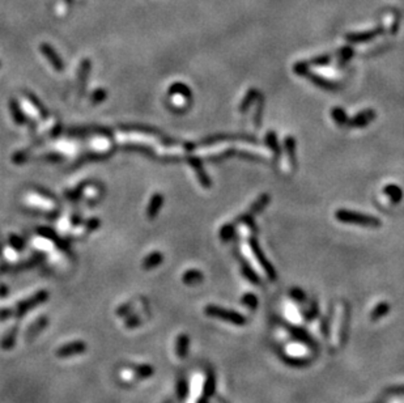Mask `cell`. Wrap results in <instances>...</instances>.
<instances>
[{
	"instance_id": "cell-1",
	"label": "cell",
	"mask_w": 404,
	"mask_h": 403,
	"mask_svg": "<svg viewBox=\"0 0 404 403\" xmlns=\"http://www.w3.org/2000/svg\"><path fill=\"white\" fill-rule=\"evenodd\" d=\"M335 217L339 220L340 223L353 224V225H360V227L378 228L382 225V221L376 216L356 212V211H350V209H337L335 212Z\"/></svg>"
},
{
	"instance_id": "cell-2",
	"label": "cell",
	"mask_w": 404,
	"mask_h": 403,
	"mask_svg": "<svg viewBox=\"0 0 404 403\" xmlns=\"http://www.w3.org/2000/svg\"><path fill=\"white\" fill-rule=\"evenodd\" d=\"M205 313L209 317H215V318H220V320L228 321V322H232V324L236 325H243L246 322V320L243 318L242 314L236 313L233 310H226L222 309V308H218V306H207L205 308Z\"/></svg>"
},
{
	"instance_id": "cell-3",
	"label": "cell",
	"mask_w": 404,
	"mask_h": 403,
	"mask_svg": "<svg viewBox=\"0 0 404 403\" xmlns=\"http://www.w3.org/2000/svg\"><path fill=\"white\" fill-rule=\"evenodd\" d=\"M249 245H250L251 252L254 253L255 258L258 259V262H259V265L262 266V269H263L265 272L267 273V276H269L271 280H275L276 279L275 269H273L271 263L269 262V259L266 258V256L263 254V252H262L261 246H259V244H258L257 240H255L254 237H250L249 238Z\"/></svg>"
},
{
	"instance_id": "cell-4",
	"label": "cell",
	"mask_w": 404,
	"mask_h": 403,
	"mask_svg": "<svg viewBox=\"0 0 404 403\" xmlns=\"http://www.w3.org/2000/svg\"><path fill=\"white\" fill-rule=\"evenodd\" d=\"M376 115L377 113L373 109H365L350 119H348L347 126L352 127V129H362V127L368 126L370 122H373L376 119Z\"/></svg>"
},
{
	"instance_id": "cell-5",
	"label": "cell",
	"mask_w": 404,
	"mask_h": 403,
	"mask_svg": "<svg viewBox=\"0 0 404 403\" xmlns=\"http://www.w3.org/2000/svg\"><path fill=\"white\" fill-rule=\"evenodd\" d=\"M304 77H306V79L309 80V81H311V83L314 84L315 86H318V88H321V89H325V90H330V92H333V90H337L340 88L339 85H337V83H333V81H330V80H327L326 77H322L321 75H318V73H315V72H311L310 68H306L304 72H302V75Z\"/></svg>"
},
{
	"instance_id": "cell-6",
	"label": "cell",
	"mask_w": 404,
	"mask_h": 403,
	"mask_svg": "<svg viewBox=\"0 0 404 403\" xmlns=\"http://www.w3.org/2000/svg\"><path fill=\"white\" fill-rule=\"evenodd\" d=\"M225 140H243V141H250V143H258V140L254 136H247V135H229V134H218L215 136H209L208 139L202 140L201 144H213V143H220V141Z\"/></svg>"
},
{
	"instance_id": "cell-7",
	"label": "cell",
	"mask_w": 404,
	"mask_h": 403,
	"mask_svg": "<svg viewBox=\"0 0 404 403\" xmlns=\"http://www.w3.org/2000/svg\"><path fill=\"white\" fill-rule=\"evenodd\" d=\"M383 32V28H377L373 29V30H369V32H361V33H350V34H347L345 40L349 41L352 43H360V42H366V41H370L373 38H376L377 36H379L381 33Z\"/></svg>"
},
{
	"instance_id": "cell-8",
	"label": "cell",
	"mask_w": 404,
	"mask_h": 403,
	"mask_svg": "<svg viewBox=\"0 0 404 403\" xmlns=\"http://www.w3.org/2000/svg\"><path fill=\"white\" fill-rule=\"evenodd\" d=\"M189 162H190V165L194 168L195 173H197L198 180H199V182H201L202 186H204V187L211 186V180H209V176H208L207 173H205V170L203 169V164H202L201 158L190 157Z\"/></svg>"
},
{
	"instance_id": "cell-9",
	"label": "cell",
	"mask_w": 404,
	"mask_h": 403,
	"mask_svg": "<svg viewBox=\"0 0 404 403\" xmlns=\"http://www.w3.org/2000/svg\"><path fill=\"white\" fill-rule=\"evenodd\" d=\"M383 194H386L389 197L393 204L401 203L402 199H403V191H402L401 187L395 184H389L383 187Z\"/></svg>"
},
{
	"instance_id": "cell-10",
	"label": "cell",
	"mask_w": 404,
	"mask_h": 403,
	"mask_svg": "<svg viewBox=\"0 0 404 403\" xmlns=\"http://www.w3.org/2000/svg\"><path fill=\"white\" fill-rule=\"evenodd\" d=\"M85 351V343L82 342H75V343H69V344L62 347L59 351L57 352L58 356L62 357H67L69 355H75V353H81Z\"/></svg>"
},
{
	"instance_id": "cell-11",
	"label": "cell",
	"mask_w": 404,
	"mask_h": 403,
	"mask_svg": "<svg viewBox=\"0 0 404 403\" xmlns=\"http://www.w3.org/2000/svg\"><path fill=\"white\" fill-rule=\"evenodd\" d=\"M269 201H271V197H269V194H262L261 197H258L257 201H255L254 203L250 205V208H249L247 212L250 213L251 216H255V215H258V213H261L262 211L267 207V204L269 203Z\"/></svg>"
},
{
	"instance_id": "cell-12",
	"label": "cell",
	"mask_w": 404,
	"mask_h": 403,
	"mask_svg": "<svg viewBox=\"0 0 404 403\" xmlns=\"http://www.w3.org/2000/svg\"><path fill=\"white\" fill-rule=\"evenodd\" d=\"M265 140H266V144L269 145V149L273 152V155H275V160H279L280 155H281V148H280L279 140H277V135H276L275 131H269V133L266 134Z\"/></svg>"
},
{
	"instance_id": "cell-13",
	"label": "cell",
	"mask_w": 404,
	"mask_h": 403,
	"mask_svg": "<svg viewBox=\"0 0 404 403\" xmlns=\"http://www.w3.org/2000/svg\"><path fill=\"white\" fill-rule=\"evenodd\" d=\"M258 96H259V92H258L255 88H250V89L247 90L246 94H245V97H243V100L241 101L240 112L246 113L247 110H249V108H250L251 105H253V102L257 100Z\"/></svg>"
},
{
	"instance_id": "cell-14",
	"label": "cell",
	"mask_w": 404,
	"mask_h": 403,
	"mask_svg": "<svg viewBox=\"0 0 404 403\" xmlns=\"http://www.w3.org/2000/svg\"><path fill=\"white\" fill-rule=\"evenodd\" d=\"M284 148H285L288 160L292 162V165L296 166V139L292 135H288L284 140Z\"/></svg>"
},
{
	"instance_id": "cell-15",
	"label": "cell",
	"mask_w": 404,
	"mask_h": 403,
	"mask_svg": "<svg viewBox=\"0 0 404 403\" xmlns=\"http://www.w3.org/2000/svg\"><path fill=\"white\" fill-rule=\"evenodd\" d=\"M331 117H333V119L335 121L337 126H345V125H348V119L349 118H348L347 113H345V110L343 108L337 106V108L331 109Z\"/></svg>"
},
{
	"instance_id": "cell-16",
	"label": "cell",
	"mask_w": 404,
	"mask_h": 403,
	"mask_svg": "<svg viewBox=\"0 0 404 403\" xmlns=\"http://www.w3.org/2000/svg\"><path fill=\"white\" fill-rule=\"evenodd\" d=\"M183 281L186 283V284H198L199 281L203 280V273H202V271L199 270H189L185 272V275H183Z\"/></svg>"
},
{
	"instance_id": "cell-17",
	"label": "cell",
	"mask_w": 404,
	"mask_h": 403,
	"mask_svg": "<svg viewBox=\"0 0 404 403\" xmlns=\"http://www.w3.org/2000/svg\"><path fill=\"white\" fill-rule=\"evenodd\" d=\"M162 204V197L160 194H154L152 197V201L149 203V207H148V216L149 217H154L157 215L158 209L161 207Z\"/></svg>"
},
{
	"instance_id": "cell-18",
	"label": "cell",
	"mask_w": 404,
	"mask_h": 403,
	"mask_svg": "<svg viewBox=\"0 0 404 403\" xmlns=\"http://www.w3.org/2000/svg\"><path fill=\"white\" fill-rule=\"evenodd\" d=\"M177 353H178L179 359H185V356L189 352V336L187 335H181L177 342Z\"/></svg>"
},
{
	"instance_id": "cell-19",
	"label": "cell",
	"mask_w": 404,
	"mask_h": 403,
	"mask_svg": "<svg viewBox=\"0 0 404 403\" xmlns=\"http://www.w3.org/2000/svg\"><path fill=\"white\" fill-rule=\"evenodd\" d=\"M236 223H229L224 224L220 229V238L222 241H229L230 238L233 237V234L236 232Z\"/></svg>"
},
{
	"instance_id": "cell-20",
	"label": "cell",
	"mask_w": 404,
	"mask_h": 403,
	"mask_svg": "<svg viewBox=\"0 0 404 403\" xmlns=\"http://www.w3.org/2000/svg\"><path fill=\"white\" fill-rule=\"evenodd\" d=\"M389 310H390L389 302H381V304H378V305L374 308V310L372 312V320L377 321L379 320V318H382L383 316H386V314L389 313Z\"/></svg>"
},
{
	"instance_id": "cell-21",
	"label": "cell",
	"mask_w": 404,
	"mask_h": 403,
	"mask_svg": "<svg viewBox=\"0 0 404 403\" xmlns=\"http://www.w3.org/2000/svg\"><path fill=\"white\" fill-rule=\"evenodd\" d=\"M333 57L330 54H323L318 55V57L311 58L310 61H308V65L311 67H322V66H327L331 62Z\"/></svg>"
},
{
	"instance_id": "cell-22",
	"label": "cell",
	"mask_w": 404,
	"mask_h": 403,
	"mask_svg": "<svg viewBox=\"0 0 404 403\" xmlns=\"http://www.w3.org/2000/svg\"><path fill=\"white\" fill-rule=\"evenodd\" d=\"M170 93H172V94H181V96H182V97H185V98L191 97V90L189 89V86L185 85V84H182V83L173 84L172 88H170Z\"/></svg>"
},
{
	"instance_id": "cell-23",
	"label": "cell",
	"mask_w": 404,
	"mask_h": 403,
	"mask_svg": "<svg viewBox=\"0 0 404 403\" xmlns=\"http://www.w3.org/2000/svg\"><path fill=\"white\" fill-rule=\"evenodd\" d=\"M242 272L243 275H245L249 280L253 281L254 284H258V283H259V277H258V275L255 273V271L253 270V269L249 266V263L245 262V261H242Z\"/></svg>"
},
{
	"instance_id": "cell-24",
	"label": "cell",
	"mask_w": 404,
	"mask_h": 403,
	"mask_svg": "<svg viewBox=\"0 0 404 403\" xmlns=\"http://www.w3.org/2000/svg\"><path fill=\"white\" fill-rule=\"evenodd\" d=\"M161 261H162V256L160 254V253L156 252V253H153V254H150V256L145 259L144 267H145V269H153V267L158 266V265L161 263Z\"/></svg>"
},
{
	"instance_id": "cell-25",
	"label": "cell",
	"mask_w": 404,
	"mask_h": 403,
	"mask_svg": "<svg viewBox=\"0 0 404 403\" xmlns=\"http://www.w3.org/2000/svg\"><path fill=\"white\" fill-rule=\"evenodd\" d=\"M353 54H354L353 50H352L350 47H344V49H341L339 54V66L345 65L350 58L353 57Z\"/></svg>"
},
{
	"instance_id": "cell-26",
	"label": "cell",
	"mask_w": 404,
	"mask_h": 403,
	"mask_svg": "<svg viewBox=\"0 0 404 403\" xmlns=\"http://www.w3.org/2000/svg\"><path fill=\"white\" fill-rule=\"evenodd\" d=\"M242 302L250 309H255L258 306V299L254 293H245L242 297Z\"/></svg>"
},
{
	"instance_id": "cell-27",
	"label": "cell",
	"mask_w": 404,
	"mask_h": 403,
	"mask_svg": "<svg viewBox=\"0 0 404 403\" xmlns=\"http://www.w3.org/2000/svg\"><path fill=\"white\" fill-rule=\"evenodd\" d=\"M258 98H259V101H258V108H257V112H255L254 122H255V126L259 127L262 123V113H263V106H265V102H263V97H262V94H259V97Z\"/></svg>"
},
{
	"instance_id": "cell-28",
	"label": "cell",
	"mask_w": 404,
	"mask_h": 403,
	"mask_svg": "<svg viewBox=\"0 0 404 403\" xmlns=\"http://www.w3.org/2000/svg\"><path fill=\"white\" fill-rule=\"evenodd\" d=\"M292 333H293L296 338L301 339L302 342H305V343H310L311 342V343H313V340L310 339V336H309V335L306 334L305 331L300 330V329H292Z\"/></svg>"
},
{
	"instance_id": "cell-29",
	"label": "cell",
	"mask_w": 404,
	"mask_h": 403,
	"mask_svg": "<svg viewBox=\"0 0 404 403\" xmlns=\"http://www.w3.org/2000/svg\"><path fill=\"white\" fill-rule=\"evenodd\" d=\"M290 296H292L293 299L298 300V301H305V299H306L305 292L301 291V289H298V288H293V289L290 291Z\"/></svg>"
},
{
	"instance_id": "cell-30",
	"label": "cell",
	"mask_w": 404,
	"mask_h": 403,
	"mask_svg": "<svg viewBox=\"0 0 404 403\" xmlns=\"http://www.w3.org/2000/svg\"><path fill=\"white\" fill-rule=\"evenodd\" d=\"M213 386H215V380H213V376L209 374L207 384H205V396H211L212 392H213Z\"/></svg>"
},
{
	"instance_id": "cell-31",
	"label": "cell",
	"mask_w": 404,
	"mask_h": 403,
	"mask_svg": "<svg viewBox=\"0 0 404 403\" xmlns=\"http://www.w3.org/2000/svg\"><path fill=\"white\" fill-rule=\"evenodd\" d=\"M187 394V384L183 380H179L178 382V397L181 400L185 398V396Z\"/></svg>"
}]
</instances>
